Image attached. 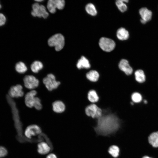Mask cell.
Masks as SVG:
<instances>
[{"mask_svg":"<svg viewBox=\"0 0 158 158\" xmlns=\"http://www.w3.org/2000/svg\"><path fill=\"white\" fill-rule=\"evenodd\" d=\"M102 111L103 114L97 120L94 129L97 135L109 136L119 130L122 121L116 113L110 109H107Z\"/></svg>","mask_w":158,"mask_h":158,"instance_id":"obj_1","label":"cell"},{"mask_svg":"<svg viewBox=\"0 0 158 158\" xmlns=\"http://www.w3.org/2000/svg\"><path fill=\"white\" fill-rule=\"evenodd\" d=\"M37 94V91L34 90L27 92L25 97V103L29 108L34 107L37 110H40L42 108V105L40 99L35 96Z\"/></svg>","mask_w":158,"mask_h":158,"instance_id":"obj_2","label":"cell"},{"mask_svg":"<svg viewBox=\"0 0 158 158\" xmlns=\"http://www.w3.org/2000/svg\"><path fill=\"white\" fill-rule=\"evenodd\" d=\"M85 113L87 117L97 119L103 114V111L96 104L91 103L86 107Z\"/></svg>","mask_w":158,"mask_h":158,"instance_id":"obj_3","label":"cell"},{"mask_svg":"<svg viewBox=\"0 0 158 158\" xmlns=\"http://www.w3.org/2000/svg\"><path fill=\"white\" fill-rule=\"evenodd\" d=\"M48 43L50 47H54L55 50L59 51L63 47L65 39L61 34H56L51 37L48 40Z\"/></svg>","mask_w":158,"mask_h":158,"instance_id":"obj_4","label":"cell"},{"mask_svg":"<svg viewBox=\"0 0 158 158\" xmlns=\"http://www.w3.org/2000/svg\"><path fill=\"white\" fill-rule=\"evenodd\" d=\"M43 82L47 89L49 91L56 89L60 84V82L57 81L55 75L52 73H49L44 77Z\"/></svg>","mask_w":158,"mask_h":158,"instance_id":"obj_5","label":"cell"},{"mask_svg":"<svg viewBox=\"0 0 158 158\" xmlns=\"http://www.w3.org/2000/svg\"><path fill=\"white\" fill-rule=\"evenodd\" d=\"M99 44L103 51L107 52L113 50L116 46L115 43L113 40L106 37H102L100 39Z\"/></svg>","mask_w":158,"mask_h":158,"instance_id":"obj_6","label":"cell"},{"mask_svg":"<svg viewBox=\"0 0 158 158\" xmlns=\"http://www.w3.org/2000/svg\"><path fill=\"white\" fill-rule=\"evenodd\" d=\"M32 8L31 13L34 17H42L44 18H46L49 16L45 7L43 5L35 3L33 4Z\"/></svg>","mask_w":158,"mask_h":158,"instance_id":"obj_7","label":"cell"},{"mask_svg":"<svg viewBox=\"0 0 158 158\" xmlns=\"http://www.w3.org/2000/svg\"><path fill=\"white\" fill-rule=\"evenodd\" d=\"M23 82L25 87L29 89H33L37 87L39 85L38 80L32 75H25L23 79Z\"/></svg>","mask_w":158,"mask_h":158,"instance_id":"obj_8","label":"cell"},{"mask_svg":"<svg viewBox=\"0 0 158 158\" xmlns=\"http://www.w3.org/2000/svg\"><path fill=\"white\" fill-rule=\"evenodd\" d=\"M65 2L63 0H49L47 2V7L49 11L52 13L56 12V9L59 10L63 9Z\"/></svg>","mask_w":158,"mask_h":158,"instance_id":"obj_9","label":"cell"},{"mask_svg":"<svg viewBox=\"0 0 158 158\" xmlns=\"http://www.w3.org/2000/svg\"><path fill=\"white\" fill-rule=\"evenodd\" d=\"M118 68L126 76L131 75L133 72V68L130 65L128 61L125 59H121L119 61Z\"/></svg>","mask_w":158,"mask_h":158,"instance_id":"obj_10","label":"cell"},{"mask_svg":"<svg viewBox=\"0 0 158 158\" xmlns=\"http://www.w3.org/2000/svg\"><path fill=\"white\" fill-rule=\"evenodd\" d=\"M8 93V95L12 98L21 97L24 95L23 87L19 84L11 86Z\"/></svg>","mask_w":158,"mask_h":158,"instance_id":"obj_11","label":"cell"},{"mask_svg":"<svg viewBox=\"0 0 158 158\" xmlns=\"http://www.w3.org/2000/svg\"><path fill=\"white\" fill-rule=\"evenodd\" d=\"M41 132V129L39 126L36 124H31L26 128L24 134L26 138L30 139L32 136L40 134Z\"/></svg>","mask_w":158,"mask_h":158,"instance_id":"obj_12","label":"cell"},{"mask_svg":"<svg viewBox=\"0 0 158 158\" xmlns=\"http://www.w3.org/2000/svg\"><path fill=\"white\" fill-rule=\"evenodd\" d=\"M76 66L77 68L79 70L84 69L88 70L90 68L91 65L89 60L85 56H82L78 60Z\"/></svg>","mask_w":158,"mask_h":158,"instance_id":"obj_13","label":"cell"},{"mask_svg":"<svg viewBox=\"0 0 158 158\" xmlns=\"http://www.w3.org/2000/svg\"><path fill=\"white\" fill-rule=\"evenodd\" d=\"M85 77L89 81L92 83H96L98 81L100 78V74L97 70L91 69L86 73Z\"/></svg>","mask_w":158,"mask_h":158,"instance_id":"obj_14","label":"cell"},{"mask_svg":"<svg viewBox=\"0 0 158 158\" xmlns=\"http://www.w3.org/2000/svg\"><path fill=\"white\" fill-rule=\"evenodd\" d=\"M139 14L141 19L146 22L150 20L152 16V13L151 11L146 7H142L139 10Z\"/></svg>","mask_w":158,"mask_h":158,"instance_id":"obj_15","label":"cell"},{"mask_svg":"<svg viewBox=\"0 0 158 158\" xmlns=\"http://www.w3.org/2000/svg\"><path fill=\"white\" fill-rule=\"evenodd\" d=\"M37 151L41 154L44 155L48 154L51 149L48 144L44 142H42L37 145Z\"/></svg>","mask_w":158,"mask_h":158,"instance_id":"obj_16","label":"cell"},{"mask_svg":"<svg viewBox=\"0 0 158 158\" xmlns=\"http://www.w3.org/2000/svg\"><path fill=\"white\" fill-rule=\"evenodd\" d=\"M52 109L55 112L61 113L63 112L66 109V106L64 103L60 100L54 101L52 104Z\"/></svg>","mask_w":158,"mask_h":158,"instance_id":"obj_17","label":"cell"},{"mask_svg":"<svg viewBox=\"0 0 158 158\" xmlns=\"http://www.w3.org/2000/svg\"><path fill=\"white\" fill-rule=\"evenodd\" d=\"M87 98L91 103H97L99 100V97L96 90L91 89L89 91L87 94Z\"/></svg>","mask_w":158,"mask_h":158,"instance_id":"obj_18","label":"cell"},{"mask_svg":"<svg viewBox=\"0 0 158 158\" xmlns=\"http://www.w3.org/2000/svg\"><path fill=\"white\" fill-rule=\"evenodd\" d=\"M129 36L128 31L124 28H120L117 31L116 36L120 40H126L128 38Z\"/></svg>","mask_w":158,"mask_h":158,"instance_id":"obj_19","label":"cell"},{"mask_svg":"<svg viewBox=\"0 0 158 158\" xmlns=\"http://www.w3.org/2000/svg\"><path fill=\"white\" fill-rule=\"evenodd\" d=\"M148 141L149 143L153 147H158V131L151 133L149 136Z\"/></svg>","mask_w":158,"mask_h":158,"instance_id":"obj_20","label":"cell"},{"mask_svg":"<svg viewBox=\"0 0 158 158\" xmlns=\"http://www.w3.org/2000/svg\"><path fill=\"white\" fill-rule=\"evenodd\" d=\"M135 78V80L139 83H143L146 80V76L145 73L142 69H138L134 72Z\"/></svg>","mask_w":158,"mask_h":158,"instance_id":"obj_21","label":"cell"},{"mask_svg":"<svg viewBox=\"0 0 158 158\" xmlns=\"http://www.w3.org/2000/svg\"><path fill=\"white\" fill-rule=\"evenodd\" d=\"M43 64L41 62L36 61L32 63L30 68L33 72L37 73L43 68Z\"/></svg>","mask_w":158,"mask_h":158,"instance_id":"obj_22","label":"cell"},{"mask_svg":"<svg viewBox=\"0 0 158 158\" xmlns=\"http://www.w3.org/2000/svg\"><path fill=\"white\" fill-rule=\"evenodd\" d=\"M108 152L112 157L116 158L119 155L120 150L119 148L117 146L112 145L109 147Z\"/></svg>","mask_w":158,"mask_h":158,"instance_id":"obj_23","label":"cell"},{"mask_svg":"<svg viewBox=\"0 0 158 158\" xmlns=\"http://www.w3.org/2000/svg\"><path fill=\"white\" fill-rule=\"evenodd\" d=\"M128 1L127 0H118L116 1V4L119 11L122 12H124L127 9L125 3H127Z\"/></svg>","mask_w":158,"mask_h":158,"instance_id":"obj_24","label":"cell"},{"mask_svg":"<svg viewBox=\"0 0 158 158\" xmlns=\"http://www.w3.org/2000/svg\"><path fill=\"white\" fill-rule=\"evenodd\" d=\"M86 12L90 15L94 16L97 13V11L95 5L89 3L86 5L85 7Z\"/></svg>","mask_w":158,"mask_h":158,"instance_id":"obj_25","label":"cell"},{"mask_svg":"<svg viewBox=\"0 0 158 158\" xmlns=\"http://www.w3.org/2000/svg\"><path fill=\"white\" fill-rule=\"evenodd\" d=\"M16 71L20 73H23L27 70V68L22 62H19L16 63L15 66Z\"/></svg>","mask_w":158,"mask_h":158,"instance_id":"obj_26","label":"cell"},{"mask_svg":"<svg viewBox=\"0 0 158 158\" xmlns=\"http://www.w3.org/2000/svg\"><path fill=\"white\" fill-rule=\"evenodd\" d=\"M132 101L134 103H139L142 100V98L141 95L137 92L133 93L131 95Z\"/></svg>","mask_w":158,"mask_h":158,"instance_id":"obj_27","label":"cell"},{"mask_svg":"<svg viewBox=\"0 0 158 158\" xmlns=\"http://www.w3.org/2000/svg\"><path fill=\"white\" fill-rule=\"evenodd\" d=\"M7 154V151L4 147L0 146V158L6 156Z\"/></svg>","mask_w":158,"mask_h":158,"instance_id":"obj_28","label":"cell"},{"mask_svg":"<svg viewBox=\"0 0 158 158\" xmlns=\"http://www.w3.org/2000/svg\"><path fill=\"white\" fill-rule=\"evenodd\" d=\"M6 21V19L5 16L3 14L0 13V26L4 25Z\"/></svg>","mask_w":158,"mask_h":158,"instance_id":"obj_29","label":"cell"},{"mask_svg":"<svg viewBox=\"0 0 158 158\" xmlns=\"http://www.w3.org/2000/svg\"><path fill=\"white\" fill-rule=\"evenodd\" d=\"M46 158H58L56 155L54 153H51L48 154Z\"/></svg>","mask_w":158,"mask_h":158,"instance_id":"obj_30","label":"cell"},{"mask_svg":"<svg viewBox=\"0 0 158 158\" xmlns=\"http://www.w3.org/2000/svg\"><path fill=\"white\" fill-rule=\"evenodd\" d=\"M140 21L141 22V23L143 24H145L147 22H146L144 20L141 19L140 20Z\"/></svg>","mask_w":158,"mask_h":158,"instance_id":"obj_31","label":"cell"},{"mask_svg":"<svg viewBox=\"0 0 158 158\" xmlns=\"http://www.w3.org/2000/svg\"><path fill=\"white\" fill-rule=\"evenodd\" d=\"M142 158H153L150 157L148 156L145 155V156H143Z\"/></svg>","mask_w":158,"mask_h":158,"instance_id":"obj_32","label":"cell"},{"mask_svg":"<svg viewBox=\"0 0 158 158\" xmlns=\"http://www.w3.org/2000/svg\"><path fill=\"white\" fill-rule=\"evenodd\" d=\"M144 103L145 104H146L147 103V101L146 100H144L143 101Z\"/></svg>","mask_w":158,"mask_h":158,"instance_id":"obj_33","label":"cell"},{"mask_svg":"<svg viewBox=\"0 0 158 158\" xmlns=\"http://www.w3.org/2000/svg\"><path fill=\"white\" fill-rule=\"evenodd\" d=\"M35 1L40 2V1H43V0H35Z\"/></svg>","mask_w":158,"mask_h":158,"instance_id":"obj_34","label":"cell"},{"mask_svg":"<svg viewBox=\"0 0 158 158\" xmlns=\"http://www.w3.org/2000/svg\"><path fill=\"white\" fill-rule=\"evenodd\" d=\"M1 8V4H0V9Z\"/></svg>","mask_w":158,"mask_h":158,"instance_id":"obj_35","label":"cell"}]
</instances>
